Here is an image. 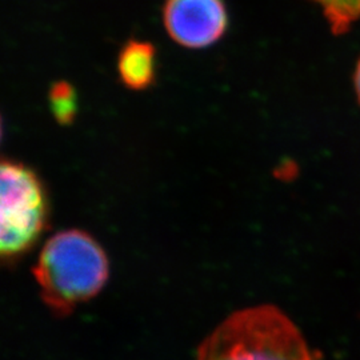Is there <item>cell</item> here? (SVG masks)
Segmentation results:
<instances>
[{"label": "cell", "instance_id": "5b68a950", "mask_svg": "<svg viewBox=\"0 0 360 360\" xmlns=\"http://www.w3.org/2000/svg\"><path fill=\"white\" fill-rule=\"evenodd\" d=\"M119 82L129 90L144 91L153 87L158 75L156 49L151 41L129 39L117 53Z\"/></svg>", "mask_w": 360, "mask_h": 360}, {"label": "cell", "instance_id": "8992f818", "mask_svg": "<svg viewBox=\"0 0 360 360\" xmlns=\"http://www.w3.org/2000/svg\"><path fill=\"white\" fill-rule=\"evenodd\" d=\"M322 8L335 35H343L360 19V0H309Z\"/></svg>", "mask_w": 360, "mask_h": 360}, {"label": "cell", "instance_id": "277c9868", "mask_svg": "<svg viewBox=\"0 0 360 360\" xmlns=\"http://www.w3.org/2000/svg\"><path fill=\"white\" fill-rule=\"evenodd\" d=\"M162 19L168 37L190 50L218 43L230 25L224 0H165Z\"/></svg>", "mask_w": 360, "mask_h": 360}, {"label": "cell", "instance_id": "7a4b0ae2", "mask_svg": "<svg viewBox=\"0 0 360 360\" xmlns=\"http://www.w3.org/2000/svg\"><path fill=\"white\" fill-rule=\"evenodd\" d=\"M198 360H314L282 311L259 306L232 314L202 343Z\"/></svg>", "mask_w": 360, "mask_h": 360}, {"label": "cell", "instance_id": "ba28073f", "mask_svg": "<svg viewBox=\"0 0 360 360\" xmlns=\"http://www.w3.org/2000/svg\"><path fill=\"white\" fill-rule=\"evenodd\" d=\"M354 86H355V91H356V95H358V99L360 102V59L355 68V74H354Z\"/></svg>", "mask_w": 360, "mask_h": 360}, {"label": "cell", "instance_id": "3957f363", "mask_svg": "<svg viewBox=\"0 0 360 360\" xmlns=\"http://www.w3.org/2000/svg\"><path fill=\"white\" fill-rule=\"evenodd\" d=\"M0 251L16 257L37 242L47 217L46 198L37 175L26 166L3 160L0 168Z\"/></svg>", "mask_w": 360, "mask_h": 360}, {"label": "cell", "instance_id": "6da1fadb", "mask_svg": "<svg viewBox=\"0 0 360 360\" xmlns=\"http://www.w3.org/2000/svg\"><path fill=\"white\" fill-rule=\"evenodd\" d=\"M34 275L43 302L65 315L103 288L108 279V260L89 233L68 230L47 240Z\"/></svg>", "mask_w": 360, "mask_h": 360}, {"label": "cell", "instance_id": "52a82bcc", "mask_svg": "<svg viewBox=\"0 0 360 360\" xmlns=\"http://www.w3.org/2000/svg\"><path fill=\"white\" fill-rule=\"evenodd\" d=\"M49 104L52 115L60 124L72 123L77 111L75 87L65 80L55 82L49 91Z\"/></svg>", "mask_w": 360, "mask_h": 360}]
</instances>
